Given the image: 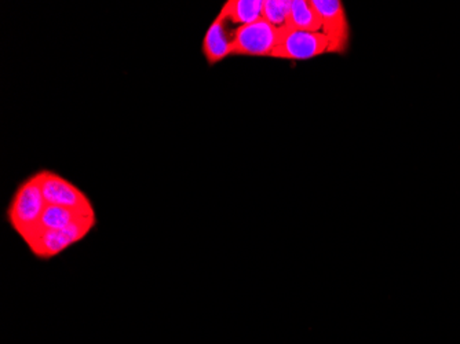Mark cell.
I'll return each instance as SVG.
<instances>
[{
	"mask_svg": "<svg viewBox=\"0 0 460 344\" xmlns=\"http://www.w3.org/2000/svg\"><path fill=\"white\" fill-rule=\"evenodd\" d=\"M46 206L36 174L18 186L7 208V221L22 242L38 229Z\"/></svg>",
	"mask_w": 460,
	"mask_h": 344,
	"instance_id": "cell-1",
	"label": "cell"
},
{
	"mask_svg": "<svg viewBox=\"0 0 460 344\" xmlns=\"http://www.w3.org/2000/svg\"><path fill=\"white\" fill-rule=\"evenodd\" d=\"M97 216L80 219L68 227L58 230L38 227L32 234L24 240L27 247L38 260H49L66 252L72 245L77 244L94 230Z\"/></svg>",
	"mask_w": 460,
	"mask_h": 344,
	"instance_id": "cell-2",
	"label": "cell"
},
{
	"mask_svg": "<svg viewBox=\"0 0 460 344\" xmlns=\"http://www.w3.org/2000/svg\"><path fill=\"white\" fill-rule=\"evenodd\" d=\"M36 177L40 183L41 193L46 203L74 209L84 215H95V209L90 198L66 178L48 170L39 171L36 172Z\"/></svg>",
	"mask_w": 460,
	"mask_h": 344,
	"instance_id": "cell-5",
	"label": "cell"
},
{
	"mask_svg": "<svg viewBox=\"0 0 460 344\" xmlns=\"http://www.w3.org/2000/svg\"><path fill=\"white\" fill-rule=\"evenodd\" d=\"M234 43L226 32V21L218 15L206 32L203 40V53L210 66H216L222 59L232 56Z\"/></svg>",
	"mask_w": 460,
	"mask_h": 344,
	"instance_id": "cell-7",
	"label": "cell"
},
{
	"mask_svg": "<svg viewBox=\"0 0 460 344\" xmlns=\"http://www.w3.org/2000/svg\"><path fill=\"white\" fill-rule=\"evenodd\" d=\"M286 28L302 32H322V18L310 0H292Z\"/></svg>",
	"mask_w": 460,
	"mask_h": 344,
	"instance_id": "cell-9",
	"label": "cell"
},
{
	"mask_svg": "<svg viewBox=\"0 0 460 344\" xmlns=\"http://www.w3.org/2000/svg\"><path fill=\"white\" fill-rule=\"evenodd\" d=\"M281 30L268 21L260 20L252 24L243 25L232 35V56L270 57L278 48Z\"/></svg>",
	"mask_w": 460,
	"mask_h": 344,
	"instance_id": "cell-4",
	"label": "cell"
},
{
	"mask_svg": "<svg viewBox=\"0 0 460 344\" xmlns=\"http://www.w3.org/2000/svg\"><path fill=\"white\" fill-rule=\"evenodd\" d=\"M292 0H263L262 18L276 28L287 27Z\"/></svg>",
	"mask_w": 460,
	"mask_h": 344,
	"instance_id": "cell-11",
	"label": "cell"
},
{
	"mask_svg": "<svg viewBox=\"0 0 460 344\" xmlns=\"http://www.w3.org/2000/svg\"><path fill=\"white\" fill-rule=\"evenodd\" d=\"M87 216H97V215H84L82 212L74 211V209L48 204L45 212L41 215L39 227L49 230L64 229V227H68L69 225L75 224L80 219L87 218Z\"/></svg>",
	"mask_w": 460,
	"mask_h": 344,
	"instance_id": "cell-10",
	"label": "cell"
},
{
	"mask_svg": "<svg viewBox=\"0 0 460 344\" xmlns=\"http://www.w3.org/2000/svg\"><path fill=\"white\" fill-rule=\"evenodd\" d=\"M325 53H332L330 39L323 32H302V31L281 30L278 48L271 58L289 61H307Z\"/></svg>",
	"mask_w": 460,
	"mask_h": 344,
	"instance_id": "cell-3",
	"label": "cell"
},
{
	"mask_svg": "<svg viewBox=\"0 0 460 344\" xmlns=\"http://www.w3.org/2000/svg\"><path fill=\"white\" fill-rule=\"evenodd\" d=\"M263 0H229L222 7L221 15L230 24L243 25L252 24L262 20Z\"/></svg>",
	"mask_w": 460,
	"mask_h": 344,
	"instance_id": "cell-8",
	"label": "cell"
},
{
	"mask_svg": "<svg viewBox=\"0 0 460 344\" xmlns=\"http://www.w3.org/2000/svg\"><path fill=\"white\" fill-rule=\"evenodd\" d=\"M322 18V32L330 39L332 53H343L349 46L350 25L341 0H310Z\"/></svg>",
	"mask_w": 460,
	"mask_h": 344,
	"instance_id": "cell-6",
	"label": "cell"
}]
</instances>
